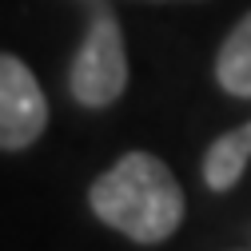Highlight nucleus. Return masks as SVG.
<instances>
[{
	"instance_id": "1",
	"label": "nucleus",
	"mask_w": 251,
	"mask_h": 251,
	"mask_svg": "<svg viewBox=\"0 0 251 251\" xmlns=\"http://www.w3.org/2000/svg\"><path fill=\"white\" fill-rule=\"evenodd\" d=\"M88 207L104 227L132 243H164L183 224V187L176 172L151 151H124L88 187Z\"/></svg>"
},
{
	"instance_id": "2",
	"label": "nucleus",
	"mask_w": 251,
	"mask_h": 251,
	"mask_svg": "<svg viewBox=\"0 0 251 251\" xmlns=\"http://www.w3.org/2000/svg\"><path fill=\"white\" fill-rule=\"evenodd\" d=\"M124 88H128V48H124L120 20L112 16V8L92 0L84 44L76 48L68 68V92L80 108H112L124 96Z\"/></svg>"
},
{
	"instance_id": "3",
	"label": "nucleus",
	"mask_w": 251,
	"mask_h": 251,
	"mask_svg": "<svg viewBox=\"0 0 251 251\" xmlns=\"http://www.w3.org/2000/svg\"><path fill=\"white\" fill-rule=\"evenodd\" d=\"M48 128V100L20 56L0 52V151L32 148Z\"/></svg>"
},
{
	"instance_id": "4",
	"label": "nucleus",
	"mask_w": 251,
	"mask_h": 251,
	"mask_svg": "<svg viewBox=\"0 0 251 251\" xmlns=\"http://www.w3.org/2000/svg\"><path fill=\"white\" fill-rule=\"evenodd\" d=\"M251 160V124H243V128L219 136L207 155H203V183L211 187V192H231V187L243 179V168Z\"/></svg>"
},
{
	"instance_id": "5",
	"label": "nucleus",
	"mask_w": 251,
	"mask_h": 251,
	"mask_svg": "<svg viewBox=\"0 0 251 251\" xmlns=\"http://www.w3.org/2000/svg\"><path fill=\"white\" fill-rule=\"evenodd\" d=\"M215 80L235 100H251V12L224 36L215 52Z\"/></svg>"
}]
</instances>
